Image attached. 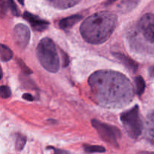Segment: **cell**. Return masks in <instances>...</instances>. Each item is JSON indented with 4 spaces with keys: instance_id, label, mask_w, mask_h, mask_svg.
Listing matches in <instances>:
<instances>
[{
    "instance_id": "cell-10",
    "label": "cell",
    "mask_w": 154,
    "mask_h": 154,
    "mask_svg": "<svg viewBox=\"0 0 154 154\" xmlns=\"http://www.w3.org/2000/svg\"><path fill=\"white\" fill-rule=\"evenodd\" d=\"M144 136L147 141L154 145V111L149 113L147 115Z\"/></svg>"
},
{
    "instance_id": "cell-16",
    "label": "cell",
    "mask_w": 154,
    "mask_h": 154,
    "mask_svg": "<svg viewBox=\"0 0 154 154\" xmlns=\"http://www.w3.org/2000/svg\"><path fill=\"white\" fill-rule=\"evenodd\" d=\"M84 151L87 153H105L106 149L102 146L99 145H85L84 147Z\"/></svg>"
},
{
    "instance_id": "cell-15",
    "label": "cell",
    "mask_w": 154,
    "mask_h": 154,
    "mask_svg": "<svg viewBox=\"0 0 154 154\" xmlns=\"http://www.w3.org/2000/svg\"><path fill=\"white\" fill-rule=\"evenodd\" d=\"M135 86H136V93L139 96L144 93V90H145V81H144V78L141 76H138L135 78Z\"/></svg>"
},
{
    "instance_id": "cell-22",
    "label": "cell",
    "mask_w": 154,
    "mask_h": 154,
    "mask_svg": "<svg viewBox=\"0 0 154 154\" xmlns=\"http://www.w3.org/2000/svg\"><path fill=\"white\" fill-rule=\"evenodd\" d=\"M61 53H62V57H63V67H67V66H69V62H70V60H69V56H68V54H66V52H64V51H61Z\"/></svg>"
},
{
    "instance_id": "cell-1",
    "label": "cell",
    "mask_w": 154,
    "mask_h": 154,
    "mask_svg": "<svg viewBox=\"0 0 154 154\" xmlns=\"http://www.w3.org/2000/svg\"><path fill=\"white\" fill-rule=\"evenodd\" d=\"M96 102L100 105L122 108L129 105L134 97L133 86L123 74L114 71L102 70L89 78Z\"/></svg>"
},
{
    "instance_id": "cell-28",
    "label": "cell",
    "mask_w": 154,
    "mask_h": 154,
    "mask_svg": "<svg viewBox=\"0 0 154 154\" xmlns=\"http://www.w3.org/2000/svg\"><path fill=\"white\" fill-rule=\"evenodd\" d=\"M2 76H3V72H2V68L0 67V80L2 78Z\"/></svg>"
},
{
    "instance_id": "cell-7",
    "label": "cell",
    "mask_w": 154,
    "mask_h": 154,
    "mask_svg": "<svg viewBox=\"0 0 154 154\" xmlns=\"http://www.w3.org/2000/svg\"><path fill=\"white\" fill-rule=\"evenodd\" d=\"M14 38L17 45L21 48H25L30 40V30L25 24L19 23L14 29Z\"/></svg>"
},
{
    "instance_id": "cell-4",
    "label": "cell",
    "mask_w": 154,
    "mask_h": 154,
    "mask_svg": "<svg viewBox=\"0 0 154 154\" xmlns=\"http://www.w3.org/2000/svg\"><path fill=\"white\" fill-rule=\"evenodd\" d=\"M120 120L130 138L137 139L141 135L143 123L140 118L139 108L138 105L122 113Z\"/></svg>"
},
{
    "instance_id": "cell-12",
    "label": "cell",
    "mask_w": 154,
    "mask_h": 154,
    "mask_svg": "<svg viewBox=\"0 0 154 154\" xmlns=\"http://www.w3.org/2000/svg\"><path fill=\"white\" fill-rule=\"evenodd\" d=\"M139 0H122L117 6L119 11L122 14H126L133 10L138 5Z\"/></svg>"
},
{
    "instance_id": "cell-29",
    "label": "cell",
    "mask_w": 154,
    "mask_h": 154,
    "mask_svg": "<svg viewBox=\"0 0 154 154\" xmlns=\"http://www.w3.org/2000/svg\"><path fill=\"white\" fill-rule=\"evenodd\" d=\"M18 2L20 3V5H24V0H17Z\"/></svg>"
},
{
    "instance_id": "cell-6",
    "label": "cell",
    "mask_w": 154,
    "mask_h": 154,
    "mask_svg": "<svg viewBox=\"0 0 154 154\" xmlns=\"http://www.w3.org/2000/svg\"><path fill=\"white\" fill-rule=\"evenodd\" d=\"M138 29L143 36L150 42H154V14L147 13L143 15L138 22Z\"/></svg>"
},
{
    "instance_id": "cell-14",
    "label": "cell",
    "mask_w": 154,
    "mask_h": 154,
    "mask_svg": "<svg viewBox=\"0 0 154 154\" xmlns=\"http://www.w3.org/2000/svg\"><path fill=\"white\" fill-rule=\"evenodd\" d=\"M13 57V52L8 46L0 44V59L3 62H8Z\"/></svg>"
},
{
    "instance_id": "cell-27",
    "label": "cell",
    "mask_w": 154,
    "mask_h": 154,
    "mask_svg": "<svg viewBox=\"0 0 154 154\" xmlns=\"http://www.w3.org/2000/svg\"><path fill=\"white\" fill-rule=\"evenodd\" d=\"M138 154H154L153 152H147V151H143L139 153Z\"/></svg>"
},
{
    "instance_id": "cell-13",
    "label": "cell",
    "mask_w": 154,
    "mask_h": 154,
    "mask_svg": "<svg viewBox=\"0 0 154 154\" xmlns=\"http://www.w3.org/2000/svg\"><path fill=\"white\" fill-rule=\"evenodd\" d=\"M81 0H51L53 6L58 9H67L76 5Z\"/></svg>"
},
{
    "instance_id": "cell-20",
    "label": "cell",
    "mask_w": 154,
    "mask_h": 154,
    "mask_svg": "<svg viewBox=\"0 0 154 154\" xmlns=\"http://www.w3.org/2000/svg\"><path fill=\"white\" fill-rule=\"evenodd\" d=\"M8 5L4 0H0V17H4L7 14Z\"/></svg>"
},
{
    "instance_id": "cell-30",
    "label": "cell",
    "mask_w": 154,
    "mask_h": 154,
    "mask_svg": "<svg viewBox=\"0 0 154 154\" xmlns=\"http://www.w3.org/2000/svg\"><path fill=\"white\" fill-rule=\"evenodd\" d=\"M48 1H50V2H51V0H48Z\"/></svg>"
},
{
    "instance_id": "cell-3",
    "label": "cell",
    "mask_w": 154,
    "mask_h": 154,
    "mask_svg": "<svg viewBox=\"0 0 154 154\" xmlns=\"http://www.w3.org/2000/svg\"><path fill=\"white\" fill-rule=\"evenodd\" d=\"M36 55L43 68L51 73L60 69V59L54 42L49 38L42 39L36 49Z\"/></svg>"
},
{
    "instance_id": "cell-8",
    "label": "cell",
    "mask_w": 154,
    "mask_h": 154,
    "mask_svg": "<svg viewBox=\"0 0 154 154\" xmlns=\"http://www.w3.org/2000/svg\"><path fill=\"white\" fill-rule=\"evenodd\" d=\"M23 17L29 23L33 29L38 32L45 31V29H48V26L50 24L49 22H48V21L41 19L39 17L27 11L24 12Z\"/></svg>"
},
{
    "instance_id": "cell-25",
    "label": "cell",
    "mask_w": 154,
    "mask_h": 154,
    "mask_svg": "<svg viewBox=\"0 0 154 154\" xmlns=\"http://www.w3.org/2000/svg\"><path fill=\"white\" fill-rule=\"evenodd\" d=\"M149 74H150V76L154 78V66H152L149 69Z\"/></svg>"
},
{
    "instance_id": "cell-23",
    "label": "cell",
    "mask_w": 154,
    "mask_h": 154,
    "mask_svg": "<svg viewBox=\"0 0 154 154\" xmlns=\"http://www.w3.org/2000/svg\"><path fill=\"white\" fill-rule=\"evenodd\" d=\"M48 149H52L54 150V154H70L69 151L65 150H62V149H58V148H55L54 147H48Z\"/></svg>"
},
{
    "instance_id": "cell-19",
    "label": "cell",
    "mask_w": 154,
    "mask_h": 154,
    "mask_svg": "<svg viewBox=\"0 0 154 154\" xmlns=\"http://www.w3.org/2000/svg\"><path fill=\"white\" fill-rule=\"evenodd\" d=\"M8 8H10L12 14L14 15V16H17V17L19 16L20 11H19V10H18L16 4H15V2L14 0H8Z\"/></svg>"
},
{
    "instance_id": "cell-2",
    "label": "cell",
    "mask_w": 154,
    "mask_h": 154,
    "mask_svg": "<svg viewBox=\"0 0 154 154\" xmlns=\"http://www.w3.org/2000/svg\"><path fill=\"white\" fill-rule=\"evenodd\" d=\"M117 24V17L115 14L110 11L97 12L83 22L80 31L87 42L100 45L111 37Z\"/></svg>"
},
{
    "instance_id": "cell-17",
    "label": "cell",
    "mask_w": 154,
    "mask_h": 154,
    "mask_svg": "<svg viewBox=\"0 0 154 154\" xmlns=\"http://www.w3.org/2000/svg\"><path fill=\"white\" fill-rule=\"evenodd\" d=\"M26 144V137L23 135H17L15 143V147L18 151H21Z\"/></svg>"
},
{
    "instance_id": "cell-5",
    "label": "cell",
    "mask_w": 154,
    "mask_h": 154,
    "mask_svg": "<svg viewBox=\"0 0 154 154\" xmlns=\"http://www.w3.org/2000/svg\"><path fill=\"white\" fill-rule=\"evenodd\" d=\"M92 126L97 131L100 138L111 146L119 147L118 140L122 137V133L117 127L99 121L92 120Z\"/></svg>"
},
{
    "instance_id": "cell-21",
    "label": "cell",
    "mask_w": 154,
    "mask_h": 154,
    "mask_svg": "<svg viewBox=\"0 0 154 154\" xmlns=\"http://www.w3.org/2000/svg\"><path fill=\"white\" fill-rule=\"evenodd\" d=\"M17 63L19 64L21 70H22V72L24 74H26V75H31V74H32V71L28 66H26V65L25 64V63L23 60H21L20 59H18Z\"/></svg>"
},
{
    "instance_id": "cell-26",
    "label": "cell",
    "mask_w": 154,
    "mask_h": 154,
    "mask_svg": "<svg viewBox=\"0 0 154 154\" xmlns=\"http://www.w3.org/2000/svg\"><path fill=\"white\" fill-rule=\"evenodd\" d=\"M116 1H117V0H108V1L105 2V5H109L113 4V3Z\"/></svg>"
},
{
    "instance_id": "cell-24",
    "label": "cell",
    "mask_w": 154,
    "mask_h": 154,
    "mask_svg": "<svg viewBox=\"0 0 154 154\" xmlns=\"http://www.w3.org/2000/svg\"><path fill=\"white\" fill-rule=\"evenodd\" d=\"M22 98L23 99H25V100L29 101V102H32V101H34V97L31 94H29V93H24L23 95Z\"/></svg>"
},
{
    "instance_id": "cell-9",
    "label": "cell",
    "mask_w": 154,
    "mask_h": 154,
    "mask_svg": "<svg viewBox=\"0 0 154 154\" xmlns=\"http://www.w3.org/2000/svg\"><path fill=\"white\" fill-rule=\"evenodd\" d=\"M112 55L115 58H117L122 64L124 65L129 71L132 72L133 73L136 72V71L138 70V64L133 60H132L130 57H127L126 55L120 52H114L112 53Z\"/></svg>"
},
{
    "instance_id": "cell-11",
    "label": "cell",
    "mask_w": 154,
    "mask_h": 154,
    "mask_svg": "<svg viewBox=\"0 0 154 154\" xmlns=\"http://www.w3.org/2000/svg\"><path fill=\"white\" fill-rule=\"evenodd\" d=\"M83 17L79 14L72 15L68 17L63 18L59 22V26L62 29H69L82 20Z\"/></svg>"
},
{
    "instance_id": "cell-18",
    "label": "cell",
    "mask_w": 154,
    "mask_h": 154,
    "mask_svg": "<svg viewBox=\"0 0 154 154\" xmlns=\"http://www.w3.org/2000/svg\"><path fill=\"white\" fill-rule=\"evenodd\" d=\"M11 95V89L7 86H1L0 87V97L2 99H8Z\"/></svg>"
}]
</instances>
